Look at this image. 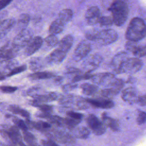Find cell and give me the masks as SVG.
Masks as SVG:
<instances>
[{"instance_id":"cell-13","label":"cell","mask_w":146,"mask_h":146,"mask_svg":"<svg viewBox=\"0 0 146 146\" xmlns=\"http://www.w3.org/2000/svg\"><path fill=\"white\" fill-rule=\"evenodd\" d=\"M85 100L89 104L96 108L110 109L114 106L113 102L110 99L98 97L96 98H86Z\"/></svg>"},{"instance_id":"cell-11","label":"cell","mask_w":146,"mask_h":146,"mask_svg":"<svg viewBox=\"0 0 146 146\" xmlns=\"http://www.w3.org/2000/svg\"><path fill=\"white\" fill-rule=\"evenodd\" d=\"M125 49L136 57L140 58L145 55L146 47L145 46L140 45L138 42L127 40L125 44Z\"/></svg>"},{"instance_id":"cell-12","label":"cell","mask_w":146,"mask_h":146,"mask_svg":"<svg viewBox=\"0 0 146 146\" xmlns=\"http://www.w3.org/2000/svg\"><path fill=\"white\" fill-rule=\"evenodd\" d=\"M128 58V55L125 52H118L112 58L111 62V66L114 73L121 74L122 66Z\"/></svg>"},{"instance_id":"cell-47","label":"cell","mask_w":146,"mask_h":146,"mask_svg":"<svg viewBox=\"0 0 146 146\" xmlns=\"http://www.w3.org/2000/svg\"><path fill=\"white\" fill-rule=\"evenodd\" d=\"M27 146H40V145H39V144H38L36 143H35V144H33L30 145H27Z\"/></svg>"},{"instance_id":"cell-8","label":"cell","mask_w":146,"mask_h":146,"mask_svg":"<svg viewBox=\"0 0 146 146\" xmlns=\"http://www.w3.org/2000/svg\"><path fill=\"white\" fill-rule=\"evenodd\" d=\"M46 135L51 140L61 143H72L75 141L71 134L62 131L51 129L46 132Z\"/></svg>"},{"instance_id":"cell-17","label":"cell","mask_w":146,"mask_h":146,"mask_svg":"<svg viewBox=\"0 0 146 146\" xmlns=\"http://www.w3.org/2000/svg\"><path fill=\"white\" fill-rule=\"evenodd\" d=\"M15 19L13 18L3 19L0 23V43L10 30L15 26Z\"/></svg>"},{"instance_id":"cell-25","label":"cell","mask_w":146,"mask_h":146,"mask_svg":"<svg viewBox=\"0 0 146 146\" xmlns=\"http://www.w3.org/2000/svg\"><path fill=\"white\" fill-rule=\"evenodd\" d=\"M73 132V137H78L82 139H87L90 135V130L85 127H79L72 129Z\"/></svg>"},{"instance_id":"cell-39","label":"cell","mask_w":146,"mask_h":146,"mask_svg":"<svg viewBox=\"0 0 146 146\" xmlns=\"http://www.w3.org/2000/svg\"><path fill=\"white\" fill-rule=\"evenodd\" d=\"M82 72V70L75 67H69L66 70V74L72 76V78L74 77L75 75L80 74Z\"/></svg>"},{"instance_id":"cell-27","label":"cell","mask_w":146,"mask_h":146,"mask_svg":"<svg viewBox=\"0 0 146 146\" xmlns=\"http://www.w3.org/2000/svg\"><path fill=\"white\" fill-rule=\"evenodd\" d=\"M43 67V62L41 58L36 57L31 58L29 61V68L33 71L36 72Z\"/></svg>"},{"instance_id":"cell-15","label":"cell","mask_w":146,"mask_h":146,"mask_svg":"<svg viewBox=\"0 0 146 146\" xmlns=\"http://www.w3.org/2000/svg\"><path fill=\"white\" fill-rule=\"evenodd\" d=\"M43 40L42 37L36 36L33 37L25 47L24 54L26 56H29L34 54L42 46Z\"/></svg>"},{"instance_id":"cell-23","label":"cell","mask_w":146,"mask_h":146,"mask_svg":"<svg viewBox=\"0 0 146 146\" xmlns=\"http://www.w3.org/2000/svg\"><path fill=\"white\" fill-rule=\"evenodd\" d=\"M83 94L88 96L95 95L98 92V87L95 84L83 83L80 86Z\"/></svg>"},{"instance_id":"cell-26","label":"cell","mask_w":146,"mask_h":146,"mask_svg":"<svg viewBox=\"0 0 146 146\" xmlns=\"http://www.w3.org/2000/svg\"><path fill=\"white\" fill-rule=\"evenodd\" d=\"M73 17V11L70 9H64L60 11L58 14V19L64 24L70 22Z\"/></svg>"},{"instance_id":"cell-4","label":"cell","mask_w":146,"mask_h":146,"mask_svg":"<svg viewBox=\"0 0 146 146\" xmlns=\"http://www.w3.org/2000/svg\"><path fill=\"white\" fill-rule=\"evenodd\" d=\"M102 61L103 58L99 54L87 56L82 63V71L84 72H91L99 67Z\"/></svg>"},{"instance_id":"cell-31","label":"cell","mask_w":146,"mask_h":146,"mask_svg":"<svg viewBox=\"0 0 146 146\" xmlns=\"http://www.w3.org/2000/svg\"><path fill=\"white\" fill-rule=\"evenodd\" d=\"M23 137L25 142L27 144V145H32L36 143L35 136L27 131H23Z\"/></svg>"},{"instance_id":"cell-32","label":"cell","mask_w":146,"mask_h":146,"mask_svg":"<svg viewBox=\"0 0 146 146\" xmlns=\"http://www.w3.org/2000/svg\"><path fill=\"white\" fill-rule=\"evenodd\" d=\"M44 42L47 46L51 47L58 45L59 42L58 38L55 35L52 34H49L47 37H46L44 39Z\"/></svg>"},{"instance_id":"cell-19","label":"cell","mask_w":146,"mask_h":146,"mask_svg":"<svg viewBox=\"0 0 146 146\" xmlns=\"http://www.w3.org/2000/svg\"><path fill=\"white\" fill-rule=\"evenodd\" d=\"M74 37L71 35H66L58 42V48L67 54L72 47L74 43Z\"/></svg>"},{"instance_id":"cell-21","label":"cell","mask_w":146,"mask_h":146,"mask_svg":"<svg viewBox=\"0 0 146 146\" xmlns=\"http://www.w3.org/2000/svg\"><path fill=\"white\" fill-rule=\"evenodd\" d=\"M65 24L58 18L54 20L50 25L48 32L50 34L56 35L62 33Z\"/></svg>"},{"instance_id":"cell-34","label":"cell","mask_w":146,"mask_h":146,"mask_svg":"<svg viewBox=\"0 0 146 146\" xmlns=\"http://www.w3.org/2000/svg\"><path fill=\"white\" fill-rule=\"evenodd\" d=\"M99 30L98 29H92L88 30L85 34V37L87 40L91 41H96L98 34Z\"/></svg>"},{"instance_id":"cell-3","label":"cell","mask_w":146,"mask_h":146,"mask_svg":"<svg viewBox=\"0 0 146 146\" xmlns=\"http://www.w3.org/2000/svg\"><path fill=\"white\" fill-rule=\"evenodd\" d=\"M90 79L95 84L111 87L113 86L117 78L113 73L100 72L93 74Z\"/></svg>"},{"instance_id":"cell-45","label":"cell","mask_w":146,"mask_h":146,"mask_svg":"<svg viewBox=\"0 0 146 146\" xmlns=\"http://www.w3.org/2000/svg\"><path fill=\"white\" fill-rule=\"evenodd\" d=\"M6 78H7L6 74L5 72L0 70V80H5Z\"/></svg>"},{"instance_id":"cell-44","label":"cell","mask_w":146,"mask_h":146,"mask_svg":"<svg viewBox=\"0 0 146 146\" xmlns=\"http://www.w3.org/2000/svg\"><path fill=\"white\" fill-rule=\"evenodd\" d=\"M13 0H0V11L8 6Z\"/></svg>"},{"instance_id":"cell-22","label":"cell","mask_w":146,"mask_h":146,"mask_svg":"<svg viewBox=\"0 0 146 146\" xmlns=\"http://www.w3.org/2000/svg\"><path fill=\"white\" fill-rule=\"evenodd\" d=\"M55 74L54 72L48 71H36L29 75V78L33 80H38L42 79H50L54 78Z\"/></svg>"},{"instance_id":"cell-10","label":"cell","mask_w":146,"mask_h":146,"mask_svg":"<svg viewBox=\"0 0 146 146\" xmlns=\"http://www.w3.org/2000/svg\"><path fill=\"white\" fill-rule=\"evenodd\" d=\"M87 123L91 131L96 135H102L106 131V127L104 124L93 114L88 115Z\"/></svg>"},{"instance_id":"cell-5","label":"cell","mask_w":146,"mask_h":146,"mask_svg":"<svg viewBox=\"0 0 146 146\" xmlns=\"http://www.w3.org/2000/svg\"><path fill=\"white\" fill-rule=\"evenodd\" d=\"M118 38V34L117 32L111 29H103L99 31L96 42L101 45L107 46L117 40Z\"/></svg>"},{"instance_id":"cell-36","label":"cell","mask_w":146,"mask_h":146,"mask_svg":"<svg viewBox=\"0 0 146 146\" xmlns=\"http://www.w3.org/2000/svg\"><path fill=\"white\" fill-rule=\"evenodd\" d=\"M98 23L102 27H108L111 26L113 24L112 19L110 16H103L101 17Z\"/></svg>"},{"instance_id":"cell-42","label":"cell","mask_w":146,"mask_h":146,"mask_svg":"<svg viewBox=\"0 0 146 146\" xmlns=\"http://www.w3.org/2000/svg\"><path fill=\"white\" fill-rule=\"evenodd\" d=\"M77 86L78 85L75 83H68V84H66L64 86H63L62 87V89L63 91H70L72 89H74L75 88H76L77 87Z\"/></svg>"},{"instance_id":"cell-29","label":"cell","mask_w":146,"mask_h":146,"mask_svg":"<svg viewBox=\"0 0 146 146\" xmlns=\"http://www.w3.org/2000/svg\"><path fill=\"white\" fill-rule=\"evenodd\" d=\"M81 121L80 120H75L70 117H66L63 119V127L68 128L70 130L75 128Z\"/></svg>"},{"instance_id":"cell-30","label":"cell","mask_w":146,"mask_h":146,"mask_svg":"<svg viewBox=\"0 0 146 146\" xmlns=\"http://www.w3.org/2000/svg\"><path fill=\"white\" fill-rule=\"evenodd\" d=\"M31 104L33 106L39 108L43 112L51 113L52 111V106L47 105L44 103H34L31 102Z\"/></svg>"},{"instance_id":"cell-38","label":"cell","mask_w":146,"mask_h":146,"mask_svg":"<svg viewBox=\"0 0 146 146\" xmlns=\"http://www.w3.org/2000/svg\"><path fill=\"white\" fill-rule=\"evenodd\" d=\"M17 90V87L14 86H0V90L4 92L7 94H11Z\"/></svg>"},{"instance_id":"cell-33","label":"cell","mask_w":146,"mask_h":146,"mask_svg":"<svg viewBox=\"0 0 146 146\" xmlns=\"http://www.w3.org/2000/svg\"><path fill=\"white\" fill-rule=\"evenodd\" d=\"M11 118H13V121L14 122V123L15 124V126L18 129H21L22 131H27L28 128H27L25 122L23 120L20 119L15 116H12Z\"/></svg>"},{"instance_id":"cell-20","label":"cell","mask_w":146,"mask_h":146,"mask_svg":"<svg viewBox=\"0 0 146 146\" xmlns=\"http://www.w3.org/2000/svg\"><path fill=\"white\" fill-rule=\"evenodd\" d=\"M104 125L109 127L113 131H118L119 129V124L117 120L108 116L106 113H103L102 116Z\"/></svg>"},{"instance_id":"cell-2","label":"cell","mask_w":146,"mask_h":146,"mask_svg":"<svg viewBox=\"0 0 146 146\" xmlns=\"http://www.w3.org/2000/svg\"><path fill=\"white\" fill-rule=\"evenodd\" d=\"M146 33L145 24L144 21L139 17L133 18L125 32V38L128 40L138 42L143 39Z\"/></svg>"},{"instance_id":"cell-46","label":"cell","mask_w":146,"mask_h":146,"mask_svg":"<svg viewBox=\"0 0 146 146\" xmlns=\"http://www.w3.org/2000/svg\"><path fill=\"white\" fill-rule=\"evenodd\" d=\"M55 82H58L60 83V82L62 81V78L61 76H56L55 78Z\"/></svg>"},{"instance_id":"cell-48","label":"cell","mask_w":146,"mask_h":146,"mask_svg":"<svg viewBox=\"0 0 146 146\" xmlns=\"http://www.w3.org/2000/svg\"><path fill=\"white\" fill-rule=\"evenodd\" d=\"M3 20V18H2V17H0V23H1Z\"/></svg>"},{"instance_id":"cell-41","label":"cell","mask_w":146,"mask_h":146,"mask_svg":"<svg viewBox=\"0 0 146 146\" xmlns=\"http://www.w3.org/2000/svg\"><path fill=\"white\" fill-rule=\"evenodd\" d=\"M42 144L43 146H59L54 141L51 139L42 140Z\"/></svg>"},{"instance_id":"cell-7","label":"cell","mask_w":146,"mask_h":146,"mask_svg":"<svg viewBox=\"0 0 146 146\" xmlns=\"http://www.w3.org/2000/svg\"><path fill=\"white\" fill-rule=\"evenodd\" d=\"M33 38V33L31 30L26 29L18 33L14 37L13 42V45L18 50L26 47L27 43Z\"/></svg>"},{"instance_id":"cell-6","label":"cell","mask_w":146,"mask_h":146,"mask_svg":"<svg viewBox=\"0 0 146 146\" xmlns=\"http://www.w3.org/2000/svg\"><path fill=\"white\" fill-rule=\"evenodd\" d=\"M143 66V62L140 58L133 57L128 58L124 62L121 70V73L135 74L139 71Z\"/></svg>"},{"instance_id":"cell-9","label":"cell","mask_w":146,"mask_h":146,"mask_svg":"<svg viewBox=\"0 0 146 146\" xmlns=\"http://www.w3.org/2000/svg\"><path fill=\"white\" fill-rule=\"evenodd\" d=\"M91 50L90 43L87 40H82L74 50L72 58L75 61H80L87 56Z\"/></svg>"},{"instance_id":"cell-1","label":"cell","mask_w":146,"mask_h":146,"mask_svg":"<svg viewBox=\"0 0 146 146\" xmlns=\"http://www.w3.org/2000/svg\"><path fill=\"white\" fill-rule=\"evenodd\" d=\"M112 14L113 23L117 26L123 25L129 14L128 0H114L109 8Z\"/></svg>"},{"instance_id":"cell-18","label":"cell","mask_w":146,"mask_h":146,"mask_svg":"<svg viewBox=\"0 0 146 146\" xmlns=\"http://www.w3.org/2000/svg\"><path fill=\"white\" fill-rule=\"evenodd\" d=\"M138 96L137 90L133 87L127 88L121 93V98L123 100L129 104L136 103Z\"/></svg>"},{"instance_id":"cell-37","label":"cell","mask_w":146,"mask_h":146,"mask_svg":"<svg viewBox=\"0 0 146 146\" xmlns=\"http://www.w3.org/2000/svg\"><path fill=\"white\" fill-rule=\"evenodd\" d=\"M67 115L68 117H70L71 119H75V120H82L83 117V115L80 113H78V112H76L74 111H67L66 112Z\"/></svg>"},{"instance_id":"cell-40","label":"cell","mask_w":146,"mask_h":146,"mask_svg":"<svg viewBox=\"0 0 146 146\" xmlns=\"http://www.w3.org/2000/svg\"><path fill=\"white\" fill-rule=\"evenodd\" d=\"M146 120V114L144 111H139L137 117L136 121L138 124H143L145 123Z\"/></svg>"},{"instance_id":"cell-24","label":"cell","mask_w":146,"mask_h":146,"mask_svg":"<svg viewBox=\"0 0 146 146\" xmlns=\"http://www.w3.org/2000/svg\"><path fill=\"white\" fill-rule=\"evenodd\" d=\"M30 17L27 14H22L20 15L17 23L16 29L19 30V32L27 29V27L30 22Z\"/></svg>"},{"instance_id":"cell-28","label":"cell","mask_w":146,"mask_h":146,"mask_svg":"<svg viewBox=\"0 0 146 146\" xmlns=\"http://www.w3.org/2000/svg\"><path fill=\"white\" fill-rule=\"evenodd\" d=\"M9 110L14 114H18L26 119H29L30 113L26 110L20 108L17 105H10L9 106Z\"/></svg>"},{"instance_id":"cell-35","label":"cell","mask_w":146,"mask_h":146,"mask_svg":"<svg viewBox=\"0 0 146 146\" xmlns=\"http://www.w3.org/2000/svg\"><path fill=\"white\" fill-rule=\"evenodd\" d=\"M26 69H27V66L25 64L21 65L19 66H15L9 72V73L7 74V77H10V76L15 75L16 74H19L21 72H22L25 71Z\"/></svg>"},{"instance_id":"cell-43","label":"cell","mask_w":146,"mask_h":146,"mask_svg":"<svg viewBox=\"0 0 146 146\" xmlns=\"http://www.w3.org/2000/svg\"><path fill=\"white\" fill-rule=\"evenodd\" d=\"M137 103L141 106H145L146 104V96L145 95H143L141 96H139L137 99Z\"/></svg>"},{"instance_id":"cell-16","label":"cell","mask_w":146,"mask_h":146,"mask_svg":"<svg viewBox=\"0 0 146 146\" xmlns=\"http://www.w3.org/2000/svg\"><path fill=\"white\" fill-rule=\"evenodd\" d=\"M66 56V53L56 48L52 51L46 58V61L50 65L59 64L62 63Z\"/></svg>"},{"instance_id":"cell-14","label":"cell","mask_w":146,"mask_h":146,"mask_svg":"<svg viewBox=\"0 0 146 146\" xmlns=\"http://www.w3.org/2000/svg\"><path fill=\"white\" fill-rule=\"evenodd\" d=\"M101 17L100 10L96 6L88 8L85 13V19L89 25H94L98 23Z\"/></svg>"}]
</instances>
